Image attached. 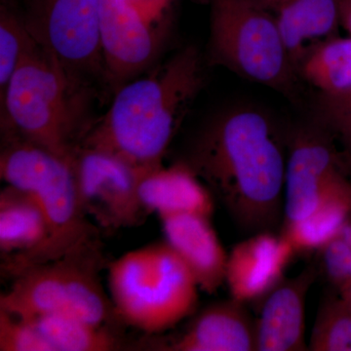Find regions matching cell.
I'll return each mask as SVG.
<instances>
[{"label": "cell", "mask_w": 351, "mask_h": 351, "mask_svg": "<svg viewBox=\"0 0 351 351\" xmlns=\"http://www.w3.org/2000/svg\"><path fill=\"white\" fill-rule=\"evenodd\" d=\"M9 1H10V0H2V2H3V3H8Z\"/></svg>", "instance_id": "obj_32"}, {"label": "cell", "mask_w": 351, "mask_h": 351, "mask_svg": "<svg viewBox=\"0 0 351 351\" xmlns=\"http://www.w3.org/2000/svg\"><path fill=\"white\" fill-rule=\"evenodd\" d=\"M339 291H341V297L351 306V282Z\"/></svg>", "instance_id": "obj_30"}, {"label": "cell", "mask_w": 351, "mask_h": 351, "mask_svg": "<svg viewBox=\"0 0 351 351\" xmlns=\"http://www.w3.org/2000/svg\"><path fill=\"white\" fill-rule=\"evenodd\" d=\"M308 348L311 351H351V306L343 298L328 300L321 306Z\"/></svg>", "instance_id": "obj_22"}, {"label": "cell", "mask_w": 351, "mask_h": 351, "mask_svg": "<svg viewBox=\"0 0 351 351\" xmlns=\"http://www.w3.org/2000/svg\"><path fill=\"white\" fill-rule=\"evenodd\" d=\"M24 20L34 40L50 53L75 86L103 73L101 0H25Z\"/></svg>", "instance_id": "obj_8"}, {"label": "cell", "mask_w": 351, "mask_h": 351, "mask_svg": "<svg viewBox=\"0 0 351 351\" xmlns=\"http://www.w3.org/2000/svg\"><path fill=\"white\" fill-rule=\"evenodd\" d=\"M3 137L0 178L32 196L49 228L47 244L32 265L57 260L98 237V228L80 206L71 157L58 156L16 136Z\"/></svg>", "instance_id": "obj_6"}, {"label": "cell", "mask_w": 351, "mask_h": 351, "mask_svg": "<svg viewBox=\"0 0 351 351\" xmlns=\"http://www.w3.org/2000/svg\"><path fill=\"white\" fill-rule=\"evenodd\" d=\"M341 173L338 154L326 134L299 132L291 142L286 162L283 228L313 213L328 182Z\"/></svg>", "instance_id": "obj_11"}, {"label": "cell", "mask_w": 351, "mask_h": 351, "mask_svg": "<svg viewBox=\"0 0 351 351\" xmlns=\"http://www.w3.org/2000/svg\"><path fill=\"white\" fill-rule=\"evenodd\" d=\"M100 43L104 75L117 90L149 68L160 38L127 0H101Z\"/></svg>", "instance_id": "obj_10"}, {"label": "cell", "mask_w": 351, "mask_h": 351, "mask_svg": "<svg viewBox=\"0 0 351 351\" xmlns=\"http://www.w3.org/2000/svg\"><path fill=\"white\" fill-rule=\"evenodd\" d=\"M210 219L186 213L160 219L165 241L191 270L198 287L207 294H215L226 284L228 254Z\"/></svg>", "instance_id": "obj_15"}, {"label": "cell", "mask_w": 351, "mask_h": 351, "mask_svg": "<svg viewBox=\"0 0 351 351\" xmlns=\"http://www.w3.org/2000/svg\"><path fill=\"white\" fill-rule=\"evenodd\" d=\"M339 239H343L346 244L351 247V217L346 219L345 223L341 226L339 234L337 235Z\"/></svg>", "instance_id": "obj_29"}, {"label": "cell", "mask_w": 351, "mask_h": 351, "mask_svg": "<svg viewBox=\"0 0 351 351\" xmlns=\"http://www.w3.org/2000/svg\"><path fill=\"white\" fill-rule=\"evenodd\" d=\"M350 215L351 182L341 173L328 182L313 213L282 228L281 235L292 245L295 253L321 250L339 234Z\"/></svg>", "instance_id": "obj_18"}, {"label": "cell", "mask_w": 351, "mask_h": 351, "mask_svg": "<svg viewBox=\"0 0 351 351\" xmlns=\"http://www.w3.org/2000/svg\"><path fill=\"white\" fill-rule=\"evenodd\" d=\"M32 39L24 17L7 4L0 10V95L4 93Z\"/></svg>", "instance_id": "obj_23"}, {"label": "cell", "mask_w": 351, "mask_h": 351, "mask_svg": "<svg viewBox=\"0 0 351 351\" xmlns=\"http://www.w3.org/2000/svg\"><path fill=\"white\" fill-rule=\"evenodd\" d=\"M339 24L351 36V0H339Z\"/></svg>", "instance_id": "obj_28"}, {"label": "cell", "mask_w": 351, "mask_h": 351, "mask_svg": "<svg viewBox=\"0 0 351 351\" xmlns=\"http://www.w3.org/2000/svg\"><path fill=\"white\" fill-rule=\"evenodd\" d=\"M348 284H350V283H348Z\"/></svg>", "instance_id": "obj_33"}, {"label": "cell", "mask_w": 351, "mask_h": 351, "mask_svg": "<svg viewBox=\"0 0 351 351\" xmlns=\"http://www.w3.org/2000/svg\"><path fill=\"white\" fill-rule=\"evenodd\" d=\"M108 276L119 322L149 336L173 329L197 306V282L166 241L127 252L108 265Z\"/></svg>", "instance_id": "obj_4"}, {"label": "cell", "mask_w": 351, "mask_h": 351, "mask_svg": "<svg viewBox=\"0 0 351 351\" xmlns=\"http://www.w3.org/2000/svg\"><path fill=\"white\" fill-rule=\"evenodd\" d=\"M0 350L53 351V348L31 320L0 309Z\"/></svg>", "instance_id": "obj_24"}, {"label": "cell", "mask_w": 351, "mask_h": 351, "mask_svg": "<svg viewBox=\"0 0 351 351\" xmlns=\"http://www.w3.org/2000/svg\"><path fill=\"white\" fill-rule=\"evenodd\" d=\"M289 0H262L263 5L265 7H271V8L277 9L279 6L282 5Z\"/></svg>", "instance_id": "obj_31"}, {"label": "cell", "mask_w": 351, "mask_h": 351, "mask_svg": "<svg viewBox=\"0 0 351 351\" xmlns=\"http://www.w3.org/2000/svg\"><path fill=\"white\" fill-rule=\"evenodd\" d=\"M147 22L156 25L169 8L171 0H127Z\"/></svg>", "instance_id": "obj_27"}, {"label": "cell", "mask_w": 351, "mask_h": 351, "mask_svg": "<svg viewBox=\"0 0 351 351\" xmlns=\"http://www.w3.org/2000/svg\"><path fill=\"white\" fill-rule=\"evenodd\" d=\"M295 251L282 235L255 233L228 254L226 284L230 298L246 304L258 301L284 280Z\"/></svg>", "instance_id": "obj_12"}, {"label": "cell", "mask_w": 351, "mask_h": 351, "mask_svg": "<svg viewBox=\"0 0 351 351\" xmlns=\"http://www.w3.org/2000/svg\"><path fill=\"white\" fill-rule=\"evenodd\" d=\"M80 93L55 58L32 38L0 95L2 135L69 158L90 125L82 123L78 113Z\"/></svg>", "instance_id": "obj_3"}, {"label": "cell", "mask_w": 351, "mask_h": 351, "mask_svg": "<svg viewBox=\"0 0 351 351\" xmlns=\"http://www.w3.org/2000/svg\"><path fill=\"white\" fill-rule=\"evenodd\" d=\"M210 47L219 63L253 82L287 88L293 62L276 16L257 0H209Z\"/></svg>", "instance_id": "obj_7"}, {"label": "cell", "mask_w": 351, "mask_h": 351, "mask_svg": "<svg viewBox=\"0 0 351 351\" xmlns=\"http://www.w3.org/2000/svg\"><path fill=\"white\" fill-rule=\"evenodd\" d=\"M257 321L245 304L230 298L210 304L179 334L157 341L165 351H257Z\"/></svg>", "instance_id": "obj_13"}, {"label": "cell", "mask_w": 351, "mask_h": 351, "mask_svg": "<svg viewBox=\"0 0 351 351\" xmlns=\"http://www.w3.org/2000/svg\"><path fill=\"white\" fill-rule=\"evenodd\" d=\"M286 162L274 125L247 108L212 122L184 161L237 226L253 234L283 221Z\"/></svg>", "instance_id": "obj_1"}, {"label": "cell", "mask_w": 351, "mask_h": 351, "mask_svg": "<svg viewBox=\"0 0 351 351\" xmlns=\"http://www.w3.org/2000/svg\"><path fill=\"white\" fill-rule=\"evenodd\" d=\"M201 80L197 52L182 50L119 88L108 112L90 124L80 145L110 152L145 173L162 166Z\"/></svg>", "instance_id": "obj_2"}, {"label": "cell", "mask_w": 351, "mask_h": 351, "mask_svg": "<svg viewBox=\"0 0 351 351\" xmlns=\"http://www.w3.org/2000/svg\"><path fill=\"white\" fill-rule=\"evenodd\" d=\"M276 10V23L293 64L313 41L332 38L339 24V0H289Z\"/></svg>", "instance_id": "obj_19"}, {"label": "cell", "mask_w": 351, "mask_h": 351, "mask_svg": "<svg viewBox=\"0 0 351 351\" xmlns=\"http://www.w3.org/2000/svg\"><path fill=\"white\" fill-rule=\"evenodd\" d=\"M27 319L36 325L53 351H114L123 348L121 339L110 325H96L63 314Z\"/></svg>", "instance_id": "obj_21"}, {"label": "cell", "mask_w": 351, "mask_h": 351, "mask_svg": "<svg viewBox=\"0 0 351 351\" xmlns=\"http://www.w3.org/2000/svg\"><path fill=\"white\" fill-rule=\"evenodd\" d=\"M141 200L149 214L159 218L177 214H198L211 218L214 196L188 164L159 166L143 176Z\"/></svg>", "instance_id": "obj_17"}, {"label": "cell", "mask_w": 351, "mask_h": 351, "mask_svg": "<svg viewBox=\"0 0 351 351\" xmlns=\"http://www.w3.org/2000/svg\"><path fill=\"white\" fill-rule=\"evenodd\" d=\"M80 206L88 218L108 230L145 223L149 212L138 186L145 172L110 152L78 145L71 156Z\"/></svg>", "instance_id": "obj_9"}, {"label": "cell", "mask_w": 351, "mask_h": 351, "mask_svg": "<svg viewBox=\"0 0 351 351\" xmlns=\"http://www.w3.org/2000/svg\"><path fill=\"white\" fill-rule=\"evenodd\" d=\"M317 271L307 267L265 295L257 321V351L309 350L306 341V302Z\"/></svg>", "instance_id": "obj_14"}, {"label": "cell", "mask_w": 351, "mask_h": 351, "mask_svg": "<svg viewBox=\"0 0 351 351\" xmlns=\"http://www.w3.org/2000/svg\"><path fill=\"white\" fill-rule=\"evenodd\" d=\"M49 239L43 210L32 196L5 184L0 193V250L2 269L10 276L36 262Z\"/></svg>", "instance_id": "obj_16"}, {"label": "cell", "mask_w": 351, "mask_h": 351, "mask_svg": "<svg viewBox=\"0 0 351 351\" xmlns=\"http://www.w3.org/2000/svg\"><path fill=\"white\" fill-rule=\"evenodd\" d=\"M302 76L325 98L351 90V36L329 38L309 47L299 63Z\"/></svg>", "instance_id": "obj_20"}, {"label": "cell", "mask_w": 351, "mask_h": 351, "mask_svg": "<svg viewBox=\"0 0 351 351\" xmlns=\"http://www.w3.org/2000/svg\"><path fill=\"white\" fill-rule=\"evenodd\" d=\"M324 117L343 149L346 166L351 175V90L336 98H325Z\"/></svg>", "instance_id": "obj_25"}, {"label": "cell", "mask_w": 351, "mask_h": 351, "mask_svg": "<svg viewBox=\"0 0 351 351\" xmlns=\"http://www.w3.org/2000/svg\"><path fill=\"white\" fill-rule=\"evenodd\" d=\"M105 265L99 237L63 257L27 267L0 295V309L21 317L63 314L96 325L120 323L101 281Z\"/></svg>", "instance_id": "obj_5"}, {"label": "cell", "mask_w": 351, "mask_h": 351, "mask_svg": "<svg viewBox=\"0 0 351 351\" xmlns=\"http://www.w3.org/2000/svg\"><path fill=\"white\" fill-rule=\"evenodd\" d=\"M321 251L328 278L341 290L351 282V247L336 237Z\"/></svg>", "instance_id": "obj_26"}]
</instances>
